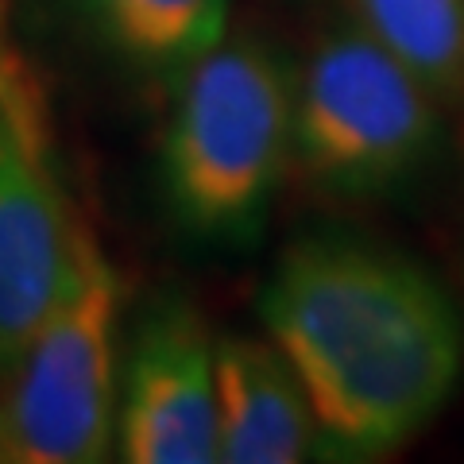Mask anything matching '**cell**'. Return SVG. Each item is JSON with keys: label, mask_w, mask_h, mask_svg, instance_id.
<instances>
[{"label": "cell", "mask_w": 464, "mask_h": 464, "mask_svg": "<svg viewBox=\"0 0 464 464\" xmlns=\"http://www.w3.org/2000/svg\"><path fill=\"white\" fill-rule=\"evenodd\" d=\"M267 341L295 368L317 449L372 460L426 430L464 372V322L433 275L372 240L317 232L259 290Z\"/></svg>", "instance_id": "obj_1"}, {"label": "cell", "mask_w": 464, "mask_h": 464, "mask_svg": "<svg viewBox=\"0 0 464 464\" xmlns=\"http://www.w3.org/2000/svg\"><path fill=\"white\" fill-rule=\"evenodd\" d=\"M295 78L298 70L271 43L237 35L174 82L159 186L190 240L244 248L259 237L290 163Z\"/></svg>", "instance_id": "obj_2"}, {"label": "cell", "mask_w": 464, "mask_h": 464, "mask_svg": "<svg viewBox=\"0 0 464 464\" xmlns=\"http://www.w3.org/2000/svg\"><path fill=\"white\" fill-rule=\"evenodd\" d=\"M121 279L82 225L74 275L0 375V464H97L116 445Z\"/></svg>", "instance_id": "obj_3"}, {"label": "cell", "mask_w": 464, "mask_h": 464, "mask_svg": "<svg viewBox=\"0 0 464 464\" xmlns=\"http://www.w3.org/2000/svg\"><path fill=\"white\" fill-rule=\"evenodd\" d=\"M441 101L364 27H337L295 78L290 159L314 186L380 198L430 163Z\"/></svg>", "instance_id": "obj_4"}, {"label": "cell", "mask_w": 464, "mask_h": 464, "mask_svg": "<svg viewBox=\"0 0 464 464\" xmlns=\"http://www.w3.org/2000/svg\"><path fill=\"white\" fill-rule=\"evenodd\" d=\"M78 232L43 85L16 51L0 47V375L63 298Z\"/></svg>", "instance_id": "obj_5"}, {"label": "cell", "mask_w": 464, "mask_h": 464, "mask_svg": "<svg viewBox=\"0 0 464 464\" xmlns=\"http://www.w3.org/2000/svg\"><path fill=\"white\" fill-rule=\"evenodd\" d=\"M213 333L186 295L163 290L140 310L116 372V457L128 464H213Z\"/></svg>", "instance_id": "obj_6"}, {"label": "cell", "mask_w": 464, "mask_h": 464, "mask_svg": "<svg viewBox=\"0 0 464 464\" xmlns=\"http://www.w3.org/2000/svg\"><path fill=\"white\" fill-rule=\"evenodd\" d=\"M217 438L225 464H298L317 453V426L295 368L271 341L217 337Z\"/></svg>", "instance_id": "obj_7"}, {"label": "cell", "mask_w": 464, "mask_h": 464, "mask_svg": "<svg viewBox=\"0 0 464 464\" xmlns=\"http://www.w3.org/2000/svg\"><path fill=\"white\" fill-rule=\"evenodd\" d=\"M116 63L179 82L228 32V0H70Z\"/></svg>", "instance_id": "obj_8"}, {"label": "cell", "mask_w": 464, "mask_h": 464, "mask_svg": "<svg viewBox=\"0 0 464 464\" xmlns=\"http://www.w3.org/2000/svg\"><path fill=\"white\" fill-rule=\"evenodd\" d=\"M356 12L438 101L464 97V0H356Z\"/></svg>", "instance_id": "obj_9"}]
</instances>
